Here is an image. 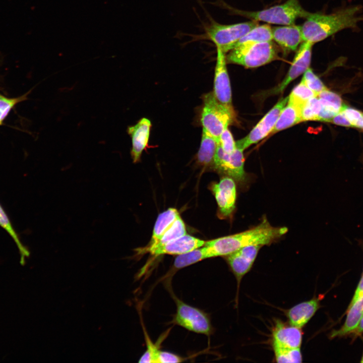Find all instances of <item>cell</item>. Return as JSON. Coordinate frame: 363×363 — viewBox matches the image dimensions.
Wrapping results in <instances>:
<instances>
[{"mask_svg": "<svg viewBox=\"0 0 363 363\" xmlns=\"http://www.w3.org/2000/svg\"><path fill=\"white\" fill-rule=\"evenodd\" d=\"M301 80L317 94V96L320 92L327 89L321 80L310 68L304 72Z\"/></svg>", "mask_w": 363, "mask_h": 363, "instance_id": "4dcf8cb0", "label": "cell"}, {"mask_svg": "<svg viewBox=\"0 0 363 363\" xmlns=\"http://www.w3.org/2000/svg\"><path fill=\"white\" fill-rule=\"evenodd\" d=\"M258 25V21L253 20L229 25L212 21L206 29L205 37L226 53L239 39Z\"/></svg>", "mask_w": 363, "mask_h": 363, "instance_id": "8992f818", "label": "cell"}, {"mask_svg": "<svg viewBox=\"0 0 363 363\" xmlns=\"http://www.w3.org/2000/svg\"><path fill=\"white\" fill-rule=\"evenodd\" d=\"M145 339L147 344V349L140 357L139 362L156 363L157 354L159 350L157 346L150 340L145 332Z\"/></svg>", "mask_w": 363, "mask_h": 363, "instance_id": "d6a6232c", "label": "cell"}, {"mask_svg": "<svg viewBox=\"0 0 363 363\" xmlns=\"http://www.w3.org/2000/svg\"><path fill=\"white\" fill-rule=\"evenodd\" d=\"M186 234L185 224L180 216L174 221L170 228L164 234L159 243L154 247L150 248H144L142 250L138 249L139 252L150 253L153 250L161 247Z\"/></svg>", "mask_w": 363, "mask_h": 363, "instance_id": "d4e9b609", "label": "cell"}, {"mask_svg": "<svg viewBox=\"0 0 363 363\" xmlns=\"http://www.w3.org/2000/svg\"><path fill=\"white\" fill-rule=\"evenodd\" d=\"M288 99V96L278 101L247 136L235 142L236 147L244 151L250 146L258 143L267 136L273 129Z\"/></svg>", "mask_w": 363, "mask_h": 363, "instance_id": "9c48e42d", "label": "cell"}, {"mask_svg": "<svg viewBox=\"0 0 363 363\" xmlns=\"http://www.w3.org/2000/svg\"><path fill=\"white\" fill-rule=\"evenodd\" d=\"M220 214L224 217L231 216L235 209L236 188L234 180L229 176L222 178L212 187Z\"/></svg>", "mask_w": 363, "mask_h": 363, "instance_id": "7c38bea8", "label": "cell"}, {"mask_svg": "<svg viewBox=\"0 0 363 363\" xmlns=\"http://www.w3.org/2000/svg\"><path fill=\"white\" fill-rule=\"evenodd\" d=\"M320 307V298L314 297L288 309L286 312V317L290 324L301 329L314 316Z\"/></svg>", "mask_w": 363, "mask_h": 363, "instance_id": "e0dca14e", "label": "cell"}, {"mask_svg": "<svg viewBox=\"0 0 363 363\" xmlns=\"http://www.w3.org/2000/svg\"><path fill=\"white\" fill-rule=\"evenodd\" d=\"M218 142L207 132L203 129L197 160L199 164L207 166L214 165V158Z\"/></svg>", "mask_w": 363, "mask_h": 363, "instance_id": "7402d4cb", "label": "cell"}, {"mask_svg": "<svg viewBox=\"0 0 363 363\" xmlns=\"http://www.w3.org/2000/svg\"><path fill=\"white\" fill-rule=\"evenodd\" d=\"M314 44L309 41H303L294 56L292 63L285 79L274 90V93H279L294 79L300 76L309 68L312 56V50Z\"/></svg>", "mask_w": 363, "mask_h": 363, "instance_id": "4fadbf2b", "label": "cell"}, {"mask_svg": "<svg viewBox=\"0 0 363 363\" xmlns=\"http://www.w3.org/2000/svg\"><path fill=\"white\" fill-rule=\"evenodd\" d=\"M0 226H1L8 233L16 243L20 254V263L22 265H24L25 263V259L30 255L29 251L21 243V241L20 240L17 232L15 231L9 217L1 204Z\"/></svg>", "mask_w": 363, "mask_h": 363, "instance_id": "484cf974", "label": "cell"}, {"mask_svg": "<svg viewBox=\"0 0 363 363\" xmlns=\"http://www.w3.org/2000/svg\"><path fill=\"white\" fill-rule=\"evenodd\" d=\"M330 122L337 125L351 127V124L349 121L347 120L344 114L341 111H339Z\"/></svg>", "mask_w": 363, "mask_h": 363, "instance_id": "8d00e7d4", "label": "cell"}, {"mask_svg": "<svg viewBox=\"0 0 363 363\" xmlns=\"http://www.w3.org/2000/svg\"><path fill=\"white\" fill-rule=\"evenodd\" d=\"M317 97L322 105L332 108L339 112L343 105L341 97L328 89L320 92Z\"/></svg>", "mask_w": 363, "mask_h": 363, "instance_id": "f546056e", "label": "cell"}, {"mask_svg": "<svg viewBox=\"0 0 363 363\" xmlns=\"http://www.w3.org/2000/svg\"><path fill=\"white\" fill-rule=\"evenodd\" d=\"M179 216L178 211L174 208H168L160 213L158 216L155 223L149 246L146 248H150L156 246L164 234L170 228Z\"/></svg>", "mask_w": 363, "mask_h": 363, "instance_id": "ffe728a7", "label": "cell"}, {"mask_svg": "<svg viewBox=\"0 0 363 363\" xmlns=\"http://www.w3.org/2000/svg\"><path fill=\"white\" fill-rule=\"evenodd\" d=\"M243 151L236 147L231 153L227 154L218 144L214 158V167L240 185L246 184L248 179L244 169Z\"/></svg>", "mask_w": 363, "mask_h": 363, "instance_id": "ba28073f", "label": "cell"}, {"mask_svg": "<svg viewBox=\"0 0 363 363\" xmlns=\"http://www.w3.org/2000/svg\"><path fill=\"white\" fill-rule=\"evenodd\" d=\"M316 96L317 94L301 80L291 91L288 100L302 106L310 99Z\"/></svg>", "mask_w": 363, "mask_h": 363, "instance_id": "83f0119b", "label": "cell"}, {"mask_svg": "<svg viewBox=\"0 0 363 363\" xmlns=\"http://www.w3.org/2000/svg\"><path fill=\"white\" fill-rule=\"evenodd\" d=\"M340 111L344 114L351 127L357 128L358 123L363 118L362 112L345 105H342Z\"/></svg>", "mask_w": 363, "mask_h": 363, "instance_id": "e575fe53", "label": "cell"}, {"mask_svg": "<svg viewBox=\"0 0 363 363\" xmlns=\"http://www.w3.org/2000/svg\"><path fill=\"white\" fill-rule=\"evenodd\" d=\"M278 48L272 41L249 42L230 50L226 55V60L227 64L253 68L278 59Z\"/></svg>", "mask_w": 363, "mask_h": 363, "instance_id": "3957f363", "label": "cell"}, {"mask_svg": "<svg viewBox=\"0 0 363 363\" xmlns=\"http://www.w3.org/2000/svg\"><path fill=\"white\" fill-rule=\"evenodd\" d=\"M219 143L224 151L227 153H231L235 149V142L234 141L232 135L228 128L226 129L221 133L219 140Z\"/></svg>", "mask_w": 363, "mask_h": 363, "instance_id": "836d02e7", "label": "cell"}, {"mask_svg": "<svg viewBox=\"0 0 363 363\" xmlns=\"http://www.w3.org/2000/svg\"><path fill=\"white\" fill-rule=\"evenodd\" d=\"M301 107L302 106L288 100L271 133H276L302 122Z\"/></svg>", "mask_w": 363, "mask_h": 363, "instance_id": "44dd1931", "label": "cell"}, {"mask_svg": "<svg viewBox=\"0 0 363 363\" xmlns=\"http://www.w3.org/2000/svg\"><path fill=\"white\" fill-rule=\"evenodd\" d=\"M151 127L150 120L143 117L134 126L127 128V133L132 140L131 155L134 163L140 161L143 151L148 146Z\"/></svg>", "mask_w": 363, "mask_h": 363, "instance_id": "5bb4252c", "label": "cell"}, {"mask_svg": "<svg viewBox=\"0 0 363 363\" xmlns=\"http://www.w3.org/2000/svg\"><path fill=\"white\" fill-rule=\"evenodd\" d=\"M302 334L301 328L277 320L272 330V343L283 347L299 348L302 344Z\"/></svg>", "mask_w": 363, "mask_h": 363, "instance_id": "9a60e30c", "label": "cell"}, {"mask_svg": "<svg viewBox=\"0 0 363 363\" xmlns=\"http://www.w3.org/2000/svg\"><path fill=\"white\" fill-rule=\"evenodd\" d=\"M361 9L353 6L330 14L310 13L301 26L304 41L314 44L344 29L355 28L363 21Z\"/></svg>", "mask_w": 363, "mask_h": 363, "instance_id": "7a4b0ae2", "label": "cell"}, {"mask_svg": "<svg viewBox=\"0 0 363 363\" xmlns=\"http://www.w3.org/2000/svg\"><path fill=\"white\" fill-rule=\"evenodd\" d=\"M286 227H274L266 217L257 225L244 231L205 241L212 257L227 256L249 245L269 246L285 235Z\"/></svg>", "mask_w": 363, "mask_h": 363, "instance_id": "6da1fadb", "label": "cell"}, {"mask_svg": "<svg viewBox=\"0 0 363 363\" xmlns=\"http://www.w3.org/2000/svg\"><path fill=\"white\" fill-rule=\"evenodd\" d=\"M234 12L253 20L284 25L294 24L297 18H306L310 13L303 9L299 0H287L282 4L261 11L248 12L236 10Z\"/></svg>", "mask_w": 363, "mask_h": 363, "instance_id": "5b68a950", "label": "cell"}, {"mask_svg": "<svg viewBox=\"0 0 363 363\" xmlns=\"http://www.w3.org/2000/svg\"><path fill=\"white\" fill-rule=\"evenodd\" d=\"M273 40L284 52L296 50L304 41L301 26L294 24L272 28Z\"/></svg>", "mask_w": 363, "mask_h": 363, "instance_id": "2e32d148", "label": "cell"}, {"mask_svg": "<svg viewBox=\"0 0 363 363\" xmlns=\"http://www.w3.org/2000/svg\"><path fill=\"white\" fill-rule=\"evenodd\" d=\"M176 312L173 321L186 329L197 333L209 335L212 331L208 316L201 310L175 298Z\"/></svg>", "mask_w": 363, "mask_h": 363, "instance_id": "52a82bcc", "label": "cell"}, {"mask_svg": "<svg viewBox=\"0 0 363 363\" xmlns=\"http://www.w3.org/2000/svg\"><path fill=\"white\" fill-rule=\"evenodd\" d=\"M183 361L179 356L167 351L159 350L156 358V363H174Z\"/></svg>", "mask_w": 363, "mask_h": 363, "instance_id": "d590c367", "label": "cell"}, {"mask_svg": "<svg viewBox=\"0 0 363 363\" xmlns=\"http://www.w3.org/2000/svg\"><path fill=\"white\" fill-rule=\"evenodd\" d=\"M360 362H363V352H362V357L361 358Z\"/></svg>", "mask_w": 363, "mask_h": 363, "instance_id": "ab89813d", "label": "cell"}, {"mask_svg": "<svg viewBox=\"0 0 363 363\" xmlns=\"http://www.w3.org/2000/svg\"><path fill=\"white\" fill-rule=\"evenodd\" d=\"M272 40V32L271 27L268 25H259L239 39L233 45L232 49L238 45L247 43L271 41Z\"/></svg>", "mask_w": 363, "mask_h": 363, "instance_id": "cb8c5ba5", "label": "cell"}, {"mask_svg": "<svg viewBox=\"0 0 363 363\" xmlns=\"http://www.w3.org/2000/svg\"><path fill=\"white\" fill-rule=\"evenodd\" d=\"M362 316L363 296L348 308L343 325L338 330L332 331L331 337H341L351 333L357 327Z\"/></svg>", "mask_w": 363, "mask_h": 363, "instance_id": "d6986e66", "label": "cell"}, {"mask_svg": "<svg viewBox=\"0 0 363 363\" xmlns=\"http://www.w3.org/2000/svg\"><path fill=\"white\" fill-rule=\"evenodd\" d=\"M210 258H212V256L209 249L204 245L202 248L201 247L178 255L174 261V267L179 269Z\"/></svg>", "mask_w": 363, "mask_h": 363, "instance_id": "603a6c76", "label": "cell"}, {"mask_svg": "<svg viewBox=\"0 0 363 363\" xmlns=\"http://www.w3.org/2000/svg\"><path fill=\"white\" fill-rule=\"evenodd\" d=\"M354 335H359L363 333V316L357 327L351 332Z\"/></svg>", "mask_w": 363, "mask_h": 363, "instance_id": "f35d334b", "label": "cell"}, {"mask_svg": "<svg viewBox=\"0 0 363 363\" xmlns=\"http://www.w3.org/2000/svg\"><path fill=\"white\" fill-rule=\"evenodd\" d=\"M321 107V104L317 96L308 100L301 107L302 122L317 120Z\"/></svg>", "mask_w": 363, "mask_h": 363, "instance_id": "f1b7e54d", "label": "cell"}, {"mask_svg": "<svg viewBox=\"0 0 363 363\" xmlns=\"http://www.w3.org/2000/svg\"><path fill=\"white\" fill-rule=\"evenodd\" d=\"M25 95L18 98H9L0 95V125L8 115L11 109L18 103L24 100Z\"/></svg>", "mask_w": 363, "mask_h": 363, "instance_id": "1f68e13d", "label": "cell"}, {"mask_svg": "<svg viewBox=\"0 0 363 363\" xmlns=\"http://www.w3.org/2000/svg\"><path fill=\"white\" fill-rule=\"evenodd\" d=\"M275 360L277 362H301L302 354L299 348L280 346L272 343Z\"/></svg>", "mask_w": 363, "mask_h": 363, "instance_id": "4316f807", "label": "cell"}, {"mask_svg": "<svg viewBox=\"0 0 363 363\" xmlns=\"http://www.w3.org/2000/svg\"><path fill=\"white\" fill-rule=\"evenodd\" d=\"M262 246L249 245L226 256L230 270L235 276L237 287L243 277L251 270Z\"/></svg>", "mask_w": 363, "mask_h": 363, "instance_id": "8fae6325", "label": "cell"}, {"mask_svg": "<svg viewBox=\"0 0 363 363\" xmlns=\"http://www.w3.org/2000/svg\"><path fill=\"white\" fill-rule=\"evenodd\" d=\"M203 107L201 118L203 129L219 143L221 133L235 119L233 106L220 103L212 92L205 94L203 97Z\"/></svg>", "mask_w": 363, "mask_h": 363, "instance_id": "277c9868", "label": "cell"}, {"mask_svg": "<svg viewBox=\"0 0 363 363\" xmlns=\"http://www.w3.org/2000/svg\"><path fill=\"white\" fill-rule=\"evenodd\" d=\"M362 296H363V274L349 307Z\"/></svg>", "mask_w": 363, "mask_h": 363, "instance_id": "74e56055", "label": "cell"}, {"mask_svg": "<svg viewBox=\"0 0 363 363\" xmlns=\"http://www.w3.org/2000/svg\"><path fill=\"white\" fill-rule=\"evenodd\" d=\"M216 50L213 92L215 98L220 103L232 106L230 83L226 67V53L217 47Z\"/></svg>", "mask_w": 363, "mask_h": 363, "instance_id": "30bf717a", "label": "cell"}, {"mask_svg": "<svg viewBox=\"0 0 363 363\" xmlns=\"http://www.w3.org/2000/svg\"><path fill=\"white\" fill-rule=\"evenodd\" d=\"M205 241L189 234L184 235L150 252L153 255H181L204 246Z\"/></svg>", "mask_w": 363, "mask_h": 363, "instance_id": "ac0fdd59", "label": "cell"}]
</instances>
